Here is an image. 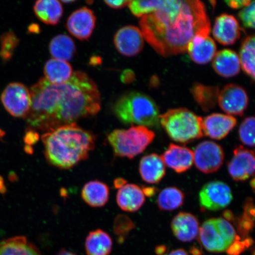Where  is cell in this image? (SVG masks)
Listing matches in <instances>:
<instances>
[{"mask_svg":"<svg viewBox=\"0 0 255 255\" xmlns=\"http://www.w3.org/2000/svg\"><path fill=\"white\" fill-rule=\"evenodd\" d=\"M31 105L25 119L30 126L50 130L94 116L101 110V95L85 73L73 72L71 79L53 85L42 78L30 90Z\"/></svg>","mask_w":255,"mask_h":255,"instance_id":"1","label":"cell"},{"mask_svg":"<svg viewBox=\"0 0 255 255\" xmlns=\"http://www.w3.org/2000/svg\"><path fill=\"white\" fill-rule=\"evenodd\" d=\"M139 23L144 40L163 57L186 52L196 35L210 34L211 28L206 6L199 0H163Z\"/></svg>","mask_w":255,"mask_h":255,"instance_id":"2","label":"cell"},{"mask_svg":"<svg viewBox=\"0 0 255 255\" xmlns=\"http://www.w3.org/2000/svg\"><path fill=\"white\" fill-rule=\"evenodd\" d=\"M41 139L47 160L60 169L71 168L85 160L95 146L93 133L75 123L50 130Z\"/></svg>","mask_w":255,"mask_h":255,"instance_id":"3","label":"cell"},{"mask_svg":"<svg viewBox=\"0 0 255 255\" xmlns=\"http://www.w3.org/2000/svg\"><path fill=\"white\" fill-rule=\"evenodd\" d=\"M114 114L126 125L158 127L159 109L148 95L131 92L121 97L114 105Z\"/></svg>","mask_w":255,"mask_h":255,"instance_id":"4","label":"cell"},{"mask_svg":"<svg viewBox=\"0 0 255 255\" xmlns=\"http://www.w3.org/2000/svg\"><path fill=\"white\" fill-rule=\"evenodd\" d=\"M159 120L169 137L175 142L189 143L202 138L204 135L203 118L187 108L169 110L159 115Z\"/></svg>","mask_w":255,"mask_h":255,"instance_id":"5","label":"cell"},{"mask_svg":"<svg viewBox=\"0 0 255 255\" xmlns=\"http://www.w3.org/2000/svg\"><path fill=\"white\" fill-rule=\"evenodd\" d=\"M155 138V133L148 128L132 126L127 129H116L108 136L115 154L132 159L145 150Z\"/></svg>","mask_w":255,"mask_h":255,"instance_id":"6","label":"cell"},{"mask_svg":"<svg viewBox=\"0 0 255 255\" xmlns=\"http://www.w3.org/2000/svg\"><path fill=\"white\" fill-rule=\"evenodd\" d=\"M200 243L207 251L221 253L227 251L237 237L231 223L223 218L207 220L200 227Z\"/></svg>","mask_w":255,"mask_h":255,"instance_id":"7","label":"cell"},{"mask_svg":"<svg viewBox=\"0 0 255 255\" xmlns=\"http://www.w3.org/2000/svg\"><path fill=\"white\" fill-rule=\"evenodd\" d=\"M1 101L6 111L14 117L25 119L29 113L31 105L30 90L21 83L8 85L2 92Z\"/></svg>","mask_w":255,"mask_h":255,"instance_id":"8","label":"cell"},{"mask_svg":"<svg viewBox=\"0 0 255 255\" xmlns=\"http://www.w3.org/2000/svg\"><path fill=\"white\" fill-rule=\"evenodd\" d=\"M199 203L203 210L217 211L230 205L233 194L230 187L222 181L207 183L199 192Z\"/></svg>","mask_w":255,"mask_h":255,"instance_id":"9","label":"cell"},{"mask_svg":"<svg viewBox=\"0 0 255 255\" xmlns=\"http://www.w3.org/2000/svg\"><path fill=\"white\" fill-rule=\"evenodd\" d=\"M194 162L200 171L210 174L219 170L225 159L224 151L221 145L213 141H205L196 146Z\"/></svg>","mask_w":255,"mask_h":255,"instance_id":"10","label":"cell"},{"mask_svg":"<svg viewBox=\"0 0 255 255\" xmlns=\"http://www.w3.org/2000/svg\"><path fill=\"white\" fill-rule=\"evenodd\" d=\"M218 103L222 110L229 116H243L249 104V97L241 86L228 84L220 91Z\"/></svg>","mask_w":255,"mask_h":255,"instance_id":"11","label":"cell"},{"mask_svg":"<svg viewBox=\"0 0 255 255\" xmlns=\"http://www.w3.org/2000/svg\"><path fill=\"white\" fill-rule=\"evenodd\" d=\"M114 41L117 50L127 57L138 55L144 46V38L141 30L133 25L121 28L115 35Z\"/></svg>","mask_w":255,"mask_h":255,"instance_id":"12","label":"cell"},{"mask_svg":"<svg viewBox=\"0 0 255 255\" xmlns=\"http://www.w3.org/2000/svg\"><path fill=\"white\" fill-rule=\"evenodd\" d=\"M255 154L253 151L242 146L236 148L228 163V172L236 181H245L255 174Z\"/></svg>","mask_w":255,"mask_h":255,"instance_id":"13","label":"cell"},{"mask_svg":"<svg viewBox=\"0 0 255 255\" xmlns=\"http://www.w3.org/2000/svg\"><path fill=\"white\" fill-rule=\"evenodd\" d=\"M95 24L96 17L93 11L87 7H83L69 16L66 27L73 36L85 40L91 37Z\"/></svg>","mask_w":255,"mask_h":255,"instance_id":"14","label":"cell"},{"mask_svg":"<svg viewBox=\"0 0 255 255\" xmlns=\"http://www.w3.org/2000/svg\"><path fill=\"white\" fill-rule=\"evenodd\" d=\"M212 33L215 40L224 46L232 45L241 35V28L237 19L228 14L216 17Z\"/></svg>","mask_w":255,"mask_h":255,"instance_id":"15","label":"cell"},{"mask_svg":"<svg viewBox=\"0 0 255 255\" xmlns=\"http://www.w3.org/2000/svg\"><path fill=\"white\" fill-rule=\"evenodd\" d=\"M237 124L234 117L222 114H213L203 119V134L215 139H222L227 136Z\"/></svg>","mask_w":255,"mask_h":255,"instance_id":"16","label":"cell"},{"mask_svg":"<svg viewBox=\"0 0 255 255\" xmlns=\"http://www.w3.org/2000/svg\"><path fill=\"white\" fill-rule=\"evenodd\" d=\"M187 52L193 62L206 65L214 59L217 53L216 44L209 34H197L188 44Z\"/></svg>","mask_w":255,"mask_h":255,"instance_id":"17","label":"cell"},{"mask_svg":"<svg viewBox=\"0 0 255 255\" xmlns=\"http://www.w3.org/2000/svg\"><path fill=\"white\" fill-rule=\"evenodd\" d=\"M165 165L178 173L189 170L194 163L193 151L185 146L171 143L161 156Z\"/></svg>","mask_w":255,"mask_h":255,"instance_id":"18","label":"cell"},{"mask_svg":"<svg viewBox=\"0 0 255 255\" xmlns=\"http://www.w3.org/2000/svg\"><path fill=\"white\" fill-rule=\"evenodd\" d=\"M172 231L178 240L190 242L198 237L200 226L198 219L190 213L180 212L171 223Z\"/></svg>","mask_w":255,"mask_h":255,"instance_id":"19","label":"cell"},{"mask_svg":"<svg viewBox=\"0 0 255 255\" xmlns=\"http://www.w3.org/2000/svg\"><path fill=\"white\" fill-rule=\"evenodd\" d=\"M213 68L219 75L223 78L234 77L241 71L239 55L231 49L219 51L213 59Z\"/></svg>","mask_w":255,"mask_h":255,"instance_id":"20","label":"cell"},{"mask_svg":"<svg viewBox=\"0 0 255 255\" xmlns=\"http://www.w3.org/2000/svg\"><path fill=\"white\" fill-rule=\"evenodd\" d=\"M145 195L141 187L133 184H126L117 194L118 205L124 211L135 212L145 203Z\"/></svg>","mask_w":255,"mask_h":255,"instance_id":"21","label":"cell"},{"mask_svg":"<svg viewBox=\"0 0 255 255\" xmlns=\"http://www.w3.org/2000/svg\"><path fill=\"white\" fill-rule=\"evenodd\" d=\"M139 171L142 180L146 183L157 184L164 177L166 168L161 156L151 154L141 158Z\"/></svg>","mask_w":255,"mask_h":255,"instance_id":"22","label":"cell"},{"mask_svg":"<svg viewBox=\"0 0 255 255\" xmlns=\"http://www.w3.org/2000/svg\"><path fill=\"white\" fill-rule=\"evenodd\" d=\"M109 197V187L98 180L89 181L85 184L82 190L83 200L92 207L104 206L108 202Z\"/></svg>","mask_w":255,"mask_h":255,"instance_id":"23","label":"cell"},{"mask_svg":"<svg viewBox=\"0 0 255 255\" xmlns=\"http://www.w3.org/2000/svg\"><path fill=\"white\" fill-rule=\"evenodd\" d=\"M113 246L110 236L101 229L89 232L86 239L85 250L87 255H110Z\"/></svg>","mask_w":255,"mask_h":255,"instance_id":"24","label":"cell"},{"mask_svg":"<svg viewBox=\"0 0 255 255\" xmlns=\"http://www.w3.org/2000/svg\"><path fill=\"white\" fill-rule=\"evenodd\" d=\"M44 73L47 81L53 85L67 82L73 75L72 67L68 62L55 59L48 60L44 65Z\"/></svg>","mask_w":255,"mask_h":255,"instance_id":"25","label":"cell"},{"mask_svg":"<svg viewBox=\"0 0 255 255\" xmlns=\"http://www.w3.org/2000/svg\"><path fill=\"white\" fill-rule=\"evenodd\" d=\"M34 11L44 23L56 25L63 15V7L61 2L56 0H40L35 3Z\"/></svg>","mask_w":255,"mask_h":255,"instance_id":"26","label":"cell"},{"mask_svg":"<svg viewBox=\"0 0 255 255\" xmlns=\"http://www.w3.org/2000/svg\"><path fill=\"white\" fill-rule=\"evenodd\" d=\"M219 92V87L206 86L199 83L194 84L191 89L194 100L205 112L211 111L216 107Z\"/></svg>","mask_w":255,"mask_h":255,"instance_id":"27","label":"cell"},{"mask_svg":"<svg viewBox=\"0 0 255 255\" xmlns=\"http://www.w3.org/2000/svg\"><path fill=\"white\" fill-rule=\"evenodd\" d=\"M0 255H41L38 249L24 237L9 238L0 242Z\"/></svg>","mask_w":255,"mask_h":255,"instance_id":"28","label":"cell"},{"mask_svg":"<svg viewBox=\"0 0 255 255\" xmlns=\"http://www.w3.org/2000/svg\"><path fill=\"white\" fill-rule=\"evenodd\" d=\"M49 50L53 59L68 62L74 56L76 46L68 35L59 34L51 40Z\"/></svg>","mask_w":255,"mask_h":255,"instance_id":"29","label":"cell"},{"mask_svg":"<svg viewBox=\"0 0 255 255\" xmlns=\"http://www.w3.org/2000/svg\"><path fill=\"white\" fill-rule=\"evenodd\" d=\"M255 38L254 36H248L242 41L240 52H239V60L243 71L248 76L255 80Z\"/></svg>","mask_w":255,"mask_h":255,"instance_id":"30","label":"cell"},{"mask_svg":"<svg viewBox=\"0 0 255 255\" xmlns=\"http://www.w3.org/2000/svg\"><path fill=\"white\" fill-rule=\"evenodd\" d=\"M184 194L177 187L165 188L159 193L157 205L159 209L163 211H173L179 208L184 203Z\"/></svg>","mask_w":255,"mask_h":255,"instance_id":"31","label":"cell"},{"mask_svg":"<svg viewBox=\"0 0 255 255\" xmlns=\"http://www.w3.org/2000/svg\"><path fill=\"white\" fill-rule=\"evenodd\" d=\"M255 222V206L254 200L248 198L245 200L243 214L238 219L237 228L239 234L243 238L248 237L253 230Z\"/></svg>","mask_w":255,"mask_h":255,"instance_id":"32","label":"cell"},{"mask_svg":"<svg viewBox=\"0 0 255 255\" xmlns=\"http://www.w3.org/2000/svg\"><path fill=\"white\" fill-rule=\"evenodd\" d=\"M19 43L18 38L14 32L9 31L0 37V57L4 62L11 59Z\"/></svg>","mask_w":255,"mask_h":255,"instance_id":"33","label":"cell"},{"mask_svg":"<svg viewBox=\"0 0 255 255\" xmlns=\"http://www.w3.org/2000/svg\"><path fill=\"white\" fill-rule=\"evenodd\" d=\"M163 0H146V1H129L128 7L133 15L142 17L154 12L160 7Z\"/></svg>","mask_w":255,"mask_h":255,"instance_id":"34","label":"cell"},{"mask_svg":"<svg viewBox=\"0 0 255 255\" xmlns=\"http://www.w3.org/2000/svg\"><path fill=\"white\" fill-rule=\"evenodd\" d=\"M255 119L254 117H247L242 121L239 129V136L244 145L250 147L255 146Z\"/></svg>","mask_w":255,"mask_h":255,"instance_id":"35","label":"cell"},{"mask_svg":"<svg viewBox=\"0 0 255 255\" xmlns=\"http://www.w3.org/2000/svg\"><path fill=\"white\" fill-rule=\"evenodd\" d=\"M239 18L245 27L253 28L255 27V2L251 1V4L243 8L239 12Z\"/></svg>","mask_w":255,"mask_h":255,"instance_id":"36","label":"cell"},{"mask_svg":"<svg viewBox=\"0 0 255 255\" xmlns=\"http://www.w3.org/2000/svg\"><path fill=\"white\" fill-rule=\"evenodd\" d=\"M135 227L133 223L125 215H119L117 217L114 224V231L119 237L123 238L130 230Z\"/></svg>","mask_w":255,"mask_h":255,"instance_id":"37","label":"cell"},{"mask_svg":"<svg viewBox=\"0 0 255 255\" xmlns=\"http://www.w3.org/2000/svg\"><path fill=\"white\" fill-rule=\"evenodd\" d=\"M253 243V240L250 238H245L244 241H242L241 238L237 236L234 243L226 252L229 255H239L247 248L250 247Z\"/></svg>","mask_w":255,"mask_h":255,"instance_id":"38","label":"cell"},{"mask_svg":"<svg viewBox=\"0 0 255 255\" xmlns=\"http://www.w3.org/2000/svg\"><path fill=\"white\" fill-rule=\"evenodd\" d=\"M229 7L233 9H239L247 7L251 4L250 0H235V1H225Z\"/></svg>","mask_w":255,"mask_h":255,"instance_id":"39","label":"cell"},{"mask_svg":"<svg viewBox=\"0 0 255 255\" xmlns=\"http://www.w3.org/2000/svg\"><path fill=\"white\" fill-rule=\"evenodd\" d=\"M129 1L125 0H118V1H105L106 4L110 7L114 9H120L125 7L129 4Z\"/></svg>","mask_w":255,"mask_h":255,"instance_id":"40","label":"cell"},{"mask_svg":"<svg viewBox=\"0 0 255 255\" xmlns=\"http://www.w3.org/2000/svg\"><path fill=\"white\" fill-rule=\"evenodd\" d=\"M38 138H39V135H38L37 133L29 131L25 134L24 141L27 144H33L34 143L37 141Z\"/></svg>","mask_w":255,"mask_h":255,"instance_id":"41","label":"cell"},{"mask_svg":"<svg viewBox=\"0 0 255 255\" xmlns=\"http://www.w3.org/2000/svg\"><path fill=\"white\" fill-rule=\"evenodd\" d=\"M134 78V75L132 71H126L124 72L122 76H121V80L123 82L126 83H129L132 81Z\"/></svg>","mask_w":255,"mask_h":255,"instance_id":"42","label":"cell"},{"mask_svg":"<svg viewBox=\"0 0 255 255\" xmlns=\"http://www.w3.org/2000/svg\"><path fill=\"white\" fill-rule=\"evenodd\" d=\"M143 194L148 197L154 196L155 193V188L154 187H145L142 189Z\"/></svg>","mask_w":255,"mask_h":255,"instance_id":"43","label":"cell"},{"mask_svg":"<svg viewBox=\"0 0 255 255\" xmlns=\"http://www.w3.org/2000/svg\"><path fill=\"white\" fill-rule=\"evenodd\" d=\"M127 184V181L123 179V178H118L114 181L115 186L117 188V189H120V188L124 186V185Z\"/></svg>","mask_w":255,"mask_h":255,"instance_id":"44","label":"cell"},{"mask_svg":"<svg viewBox=\"0 0 255 255\" xmlns=\"http://www.w3.org/2000/svg\"><path fill=\"white\" fill-rule=\"evenodd\" d=\"M165 255H189L187 252L183 249H178V250L171 251L170 253Z\"/></svg>","mask_w":255,"mask_h":255,"instance_id":"45","label":"cell"},{"mask_svg":"<svg viewBox=\"0 0 255 255\" xmlns=\"http://www.w3.org/2000/svg\"><path fill=\"white\" fill-rule=\"evenodd\" d=\"M225 219L229 222L234 221V216L233 213L230 211H226L224 213Z\"/></svg>","mask_w":255,"mask_h":255,"instance_id":"46","label":"cell"},{"mask_svg":"<svg viewBox=\"0 0 255 255\" xmlns=\"http://www.w3.org/2000/svg\"><path fill=\"white\" fill-rule=\"evenodd\" d=\"M5 190V187L2 178L0 176V192L4 193Z\"/></svg>","mask_w":255,"mask_h":255,"instance_id":"47","label":"cell"},{"mask_svg":"<svg viewBox=\"0 0 255 255\" xmlns=\"http://www.w3.org/2000/svg\"><path fill=\"white\" fill-rule=\"evenodd\" d=\"M57 255H76L75 254L72 253V252H70L69 251L62 250L59 252L58 254Z\"/></svg>","mask_w":255,"mask_h":255,"instance_id":"48","label":"cell"},{"mask_svg":"<svg viewBox=\"0 0 255 255\" xmlns=\"http://www.w3.org/2000/svg\"><path fill=\"white\" fill-rule=\"evenodd\" d=\"M251 186L252 187V189H253V190L255 189V179L253 178V180H252V181H251Z\"/></svg>","mask_w":255,"mask_h":255,"instance_id":"49","label":"cell"},{"mask_svg":"<svg viewBox=\"0 0 255 255\" xmlns=\"http://www.w3.org/2000/svg\"><path fill=\"white\" fill-rule=\"evenodd\" d=\"M75 1H62V2L63 3H71V2H74Z\"/></svg>","mask_w":255,"mask_h":255,"instance_id":"50","label":"cell"}]
</instances>
